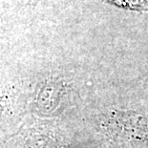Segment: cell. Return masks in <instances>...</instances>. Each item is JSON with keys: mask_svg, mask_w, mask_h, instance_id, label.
<instances>
[{"mask_svg": "<svg viewBox=\"0 0 148 148\" xmlns=\"http://www.w3.org/2000/svg\"><path fill=\"white\" fill-rule=\"evenodd\" d=\"M16 94L14 87L0 81V133H9Z\"/></svg>", "mask_w": 148, "mask_h": 148, "instance_id": "cell-1", "label": "cell"}, {"mask_svg": "<svg viewBox=\"0 0 148 148\" xmlns=\"http://www.w3.org/2000/svg\"><path fill=\"white\" fill-rule=\"evenodd\" d=\"M116 8L136 12H148V0H101Z\"/></svg>", "mask_w": 148, "mask_h": 148, "instance_id": "cell-2", "label": "cell"}, {"mask_svg": "<svg viewBox=\"0 0 148 148\" xmlns=\"http://www.w3.org/2000/svg\"><path fill=\"white\" fill-rule=\"evenodd\" d=\"M0 148H3V140H2L1 135H0Z\"/></svg>", "mask_w": 148, "mask_h": 148, "instance_id": "cell-3", "label": "cell"}]
</instances>
